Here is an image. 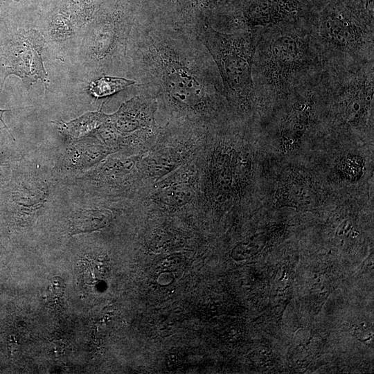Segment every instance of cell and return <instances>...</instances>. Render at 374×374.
I'll return each mask as SVG.
<instances>
[{"mask_svg": "<svg viewBox=\"0 0 374 374\" xmlns=\"http://www.w3.org/2000/svg\"><path fill=\"white\" fill-rule=\"evenodd\" d=\"M137 86L184 114L211 113L224 96L217 66L194 32L168 19L148 20L135 41Z\"/></svg>", "mask_w": 374, "mask_h": 374, "instance_id": "6da1fadb", "label": "cell"}, {"mask_svg": "<svg viewBox=\"0 0 374 374\" xmlns=\"http://www.w3.org/2000/svg\"><path fill=\"white\" fill-rule=\"evenodd\" d=\"M193 32L217 66L224 97L233 105L244 107L251 100L254 89L252 72L257 43L251 30L227 33L205 24Z\"/></svg>", "mask_w": 374, "mask_h": 374, "instance_id": "7a4b0ae2", "label": "cell"}, {"mask_svg": "<svg viewBox=\"0 0 374 374\" xmlns=\"http://www.w3.org/2000/svg\"><path fill=\"white\" fill-rule=\"evenodd\" d=\"M44 43L42 35L37 30H29L17 33L4 51L3 81L10 75L19 77L29 85L40 79L46 89L48 75L41 56Z\"/></svg>", "mask_w": 374, "mask_h": 374, "instance_id": "3957f363", "label": "cell"}, {"mask_svg": "<svg viewBox=\"0 0 374 374\" xmlns=\"http://www.w3.org/2000/svg\"><path fill=\"white\" fill-rule=\"evenodd\" d=\"M305 44L299 36L284 33L275 36L263 51L262 71L272 84L283 87L301 69Z\"/></svg>", "mask_w": 374, "mask_h": 374, "instance_id": "277c9868", "label": "cell"}, {"mask_svg": "<svg viewBox=\"0 0 374 374\" xmlns=\"http://www.w3.org/2000/svg\"><path fill=\"white\" fill-rule=\"evenodd\" d=\"M319 33L326 42L342 50H350L360 46L364 38V31L358 24L335 13L323 18Z\"/></svg>", "mask_w": 374, "mask_h": 374, "instance_id": "5b68a950", "label": "cell"}, {"mask_svg": "<svg viewBox=\"0 0 374 374\" xmlns=\"http://www.w3.org/2000/svg\"><path fill=\"white\" fill-rule=\"evenodd\" d=\"M291 10L277 0H258L244 12L238 25L250 30L257 26L274 24L285 19Z\"/></svg>", "mask_w": 374, "mask_h": 374, "instance_id": "8992f818", "label": "cell"}, {"mask_svg": "<svg viewBox=\"0 0 374 374\" xmlns=\"http://www.w3.org/2000/svg\"><path fill=\"white\" fill-rule=\"evenodd\" d=\"M109 220V213L102 211L79 212L74 216L71 231L73 234L91 232L104 227Z\"/></svg>", "mask_w": 374, "mask_h": 374, "instance_id": "52a82bcc", "label": "cell"}, {"mask_svg": "<svg viewBox=\"0 0 374 374\" xmlns=\"http://www.w3.org/2000/svg\"><path fill=\"white\" fill-rule=\"evenodd\" d=\"M134 84H138L134 79L116 76H103L91 83L89 91L93 96L100 98L112 95Z\"/></svg>", "mask_w": 374, "mask_h": 374, "instance_id": "ba28073f", "label": "cell"}, {"mask_svg": "<svg viewBox=\"0 0 374 374\" xmlns=\"http://www.w3.org/2000/svg\"><path fill=\"white\" fill-rule=\"evenodd\" d=\"M108 116L102 113H89L78 119L65 123V128L73 138L80 137L88 131L97 127L108 118Z\"/></svg>", "mask_w": 374, "mask_h": 374, "instance_id": "9c48e42d", "label": "cell"}, {"mask_svg": "<svg viewBox=\"0 0 374 374\" xmlns=\"http://www.w3.org/2000/svg\"><path fill=\"white\" fill-rule=\"evenodd\" d=\"M193 197L189 187L183 184H174L163 188L160 193L161 200L170 206H181L188 203Z\"/></svg>", "mask_w": 374, "mask_h": 374, "instance_id": "30bf717a", "label": "cell"}, {"mask_svg": "<svg viewBox=\"0 0 374 374\" xmlns=\"http://www.w3.org/2000/svg\"><path fill=\"white\" fill-rule=\"evenodd\" d=\"M176 164V159L169 152H163L152 158L150 167L154 175H162L170 171Z\"/></svg>", "mask_w": 374, "mask_h": 374, "instance_id": "8fae6325", "label": "cell"}, {"mask_svg": "<svg viewBox=\"0 0 374 374\" xmlns=\"http://www.w3.org/2000/svg\"><path fill=\"white\" fill-rule=\"evenodd\" d=\"M10 110L8 109H0V121L4 125V127L6 128L8 130V127L6 126L3 119V114L5 112H9ZM9 131V130H8Z\"/></svg>", "mask_w": 374, "mask_h": 374, "instance_id": "7c38bea8", "label": "cell"}, {"mask_svg": "<svg viewBox=\"0 0 374 374\" xmlns=\"http://www.w3.org/2000/svg\"><path fill=\"white\" fill-rule=\"evenodd\" d=\"M14 1H20V0H14Z\"/></svg>", "mask_w": 374, "mask_h": 374, "instance_id": "4fadbf2b", "label": "cell"}]
</instances>
